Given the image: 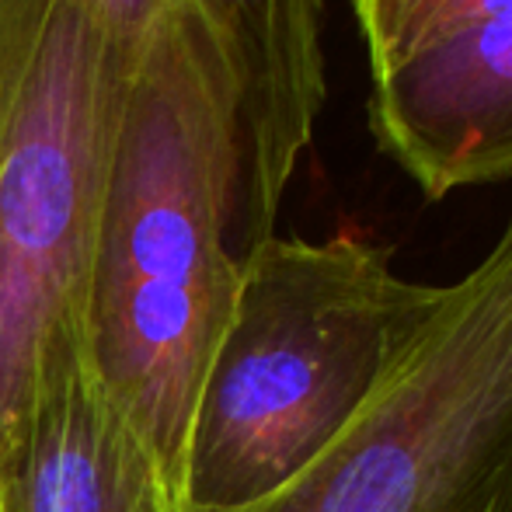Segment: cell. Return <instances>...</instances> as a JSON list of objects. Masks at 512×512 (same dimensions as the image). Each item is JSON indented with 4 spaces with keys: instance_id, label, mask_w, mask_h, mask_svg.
<instances>
[{
    "instance_id": "1",
    "label": "cell",
    "mask_w": 512,
    "mask_h": 512,
    "mask_svg": "<svg viewBox=\"0 0 512 512\" xmlns=\"http://www.w3.org/2000/svg\"><path fill=\"white\" fill-rule=\"evenodd\" d=\"M241 272L234 60L203 7L178 0L129 56L88 304L91 366L175 488Z\"/></svg>"
},
{
    "instance_id": "2",
    "label": "cell",
    "mask_w": 512,
    "mask_h": 512,
    "mask_svg": "<svg viewBox=\"0 0 512 512\" xmlns=\"http://www.w3.org/2000/svg\"><path fill=\"white\" fill-rule=\"evenodd\" d=\"M439 293L352 234L251 251L192 401L182 512H241L300 478L394 377Z\"/></svg>"
},
{
    "instance_id": "3",
    "label": "cell",
    "mask_w": 512,
    "mask_h": 512,
    "mask_svg": "<svg viewBox=\"0 0 512 512\" xmlns=\"http://www.w3.org/2000/svg\"><path fill=\"white\" fill-rule=\"evenodd\" d=\"M133 49L49 0L0 133V467L46 366L88 345L108 150Z\"/></svg>"
},
{
    "instance_id": "4",
    "label": "cell",
    "mask_w": 512,
    "mask_h": 512,
    "mask_svg": "<svg viewBox=\"0 0 512 512\" xmlns=\"http://www.w3.org/2000/svg\"><path fill=\"white\" fill-rule=\"evenodd\" d=\"M241 512H512V216L345 436Z\"/></svg>"
},
{
    "instance_id": "5",
    "label": "cell",
    "mask_w": 512,
    "mask_h": 512,
    "mask_svg": "<svg viewBox=\"0 0 512 512\" xmlns=\"http://www.w3.org/2000/svg\"><path fill=\"white\" fill-rule=\"evenodd\" d=\"M377 150L443 203L512 178V0H352Z\"/></svg>"
},
{
    "instance_id": "6",
    "label": "cell",
    "mask_w": 512,
    "mask_h": 512,
    "mask_svg": "<svg viewBox=\"0 0 512 512\" xmlns=\"http://www.w3.org/2000/svg\"><path fill=\"white\" fill-rule=\"evenodd\" d=\"M133 49L178 0H70ZM220 28L237 74V241L241 255L276 237V216L328 102V0H192Z\"/></svg>"
},
{
    "instance_id": "7",
    "label": "cell",
    "mask_w": 512,
    "mask_h": 512,
    "mask_svg": "<svg viewBox=\"0 0 512 512\" xmlns=\"http://www.w3.org/2000/svg\"><path fill=\"white\" fill-rule=\"evenodd\" d=\"M0 512H182L175 481L108 398L88 345L42 373L0 467Z\"/></svg>"
},
{
    "instance_id": "8",
    "label": "cell",
    "mask_w": 512,
    "mask_h": 512,
    "mask_svg": "<svg viewBox=\"0 0 512 512\" xmlns=\"http://www.w3.org/2000/svg\"><path fill=\"white\" fill-rule=\"evenodd\" d=\"M49 0H0V133L25 63L39 42Z\"/></svg>"
}]
</instances>
